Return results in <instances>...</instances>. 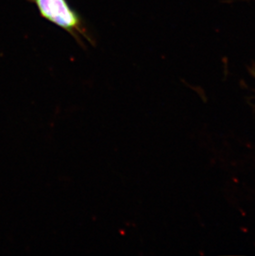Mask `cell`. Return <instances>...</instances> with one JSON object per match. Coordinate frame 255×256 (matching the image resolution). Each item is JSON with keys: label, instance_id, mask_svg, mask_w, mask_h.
<instances>
[{"label": "cell", "instance_id": "6da1fadb", "mask_svg": "<svg viewBox=\"0 0 255 256\" xmlns=\"http://www.w3.org/2000/svg\"><path fill=\"white\" fill-rule=\"evenodd\" d=\"M34 2L42 17L72 35L77 41H90L79 14L70 7L68 0H28Z\"/></svg>", "mask_w": 255, "mask_h": 256}]
</instances>
